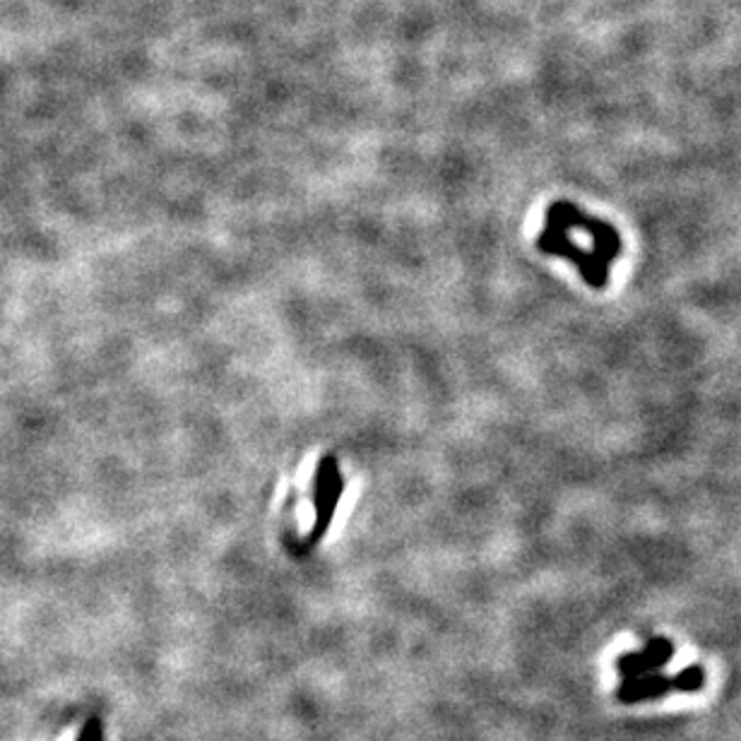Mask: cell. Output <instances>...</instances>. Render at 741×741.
<instances>
[{
	"mask_svg": "<svg viewBox=\"0 0 741 741\" xmlns=\"http://www.w3.org/2000/svg\"><path fill=\"white\" fill-rule=\"evenodd\" d=\"M537 248L547 256L569 260L590 289H605L611 262L621 256L624 244L619 232L605 220L583 242L547 212L544 229L537 236Z\"/></svg>",
	"mask_w": 741,
	"mask_h": 741,
	"instance_id": "obj_1",
	"label": "cell"
},
{
	"mask_svg": "<svg viewBox=\"0 0 741 741\" xmlns=\"http://www.w3.org/2000/svg\"><path fill=\"white\" fill-rule=\"evenodd\" d=\"M706 686V670L700 664H691V667L682 670L680 674L667 676L662 672H650L643 676H636V680H624L621 686L617 688V698L626 706H633V703H643L652 700L667 694V691H682V694H696Z\"/></svg>",
	"mask_w": 741,
	"mask_h": 741,
	"instance_id": "obj_2",
	"label": "cell"
},
{
	"mask_svg": "<svg viewBox=\"0 0 741 741\" xmlns=\"http://www.w3.org/2000/svg\"><path fill=\"white\" fill-rule=\"evenodd\" d=\"M340 494H343V476H340V470H337V460L325 458L316 474V513H318L316 530H313V535H308L304 551L316 547L323 532L328 530V523L333 520L335 504H337V498H340Z\"/></svg>",
	"mask_w": 741,
	"mask_h": 741,
	"instance_id": "obj_3",
	"label": "cell"
},
{
	"mask_svg": "<svg viewBox=\"0 0 741 741\" xmlns=\"http://www.w3.org/2000/svg\"><path fill=\"white\" fill-rule=\"evenodd\" d=\"M672 655H674V645L670 638H662V636L650 638L643 650L626 652V655L617 658V670L624 680H636V676L660 672L662 667H667Z\"/></svg>",
	"mask_w": 741,
	"mask_h": 741,
	"instance_id": "obj_4",
	"label": "cell"
},
{
	"mask_svg": "<svg viewBox=\"0 0 741 741\" xmlns=\"http://www.w3.org/2000/svg\"><path fill=\"white\" fill-rule=\"evenodd\" d=\"M78 741H104V730H102V722H99L97 718H90L85 725H82V730L78 734Z\"/></svg>",
	"mask_w": 741,
	"mask_h": 741,
	"instance_id": "obj_5",
	"label": "cell"
}]
</instances>
